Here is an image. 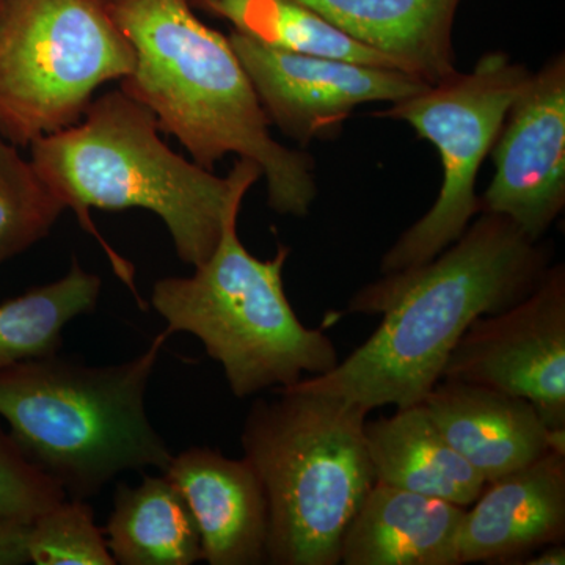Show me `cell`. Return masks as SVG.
<instances>
[{"label": "cell", "instance_id": "cell-1", "mask_svg": "<svg viewBox=\"0 0 565 565\" xmlns=\"http://www.w3.org/2000/svg\"><path fill=\"white\" fill-rule=\"evenodd\" d=\"M548 267L545 245L504 215L481 212L433 262L360 289L349 313L384 315L381 326L332 371L294 385L367 412L423 403L471 322L525 299Z\"/></svg>", "mask_w": 565, "mask_h": 565}, {"label": "cell", "instance_id": "cell-2", "mask_svg": "<svg viewBox=\"0 0 565 565\" xmlns=\"http://www.w3.org/2000/svg\"><path fill=\"white\" fill-rule=\"evenodd\" d=\"M136 51L121 90L143 104L162 132L212 170L226 154L262 169L275 212L307 217L318 188L315 162L270 136L264 111L230 40L195 17L191 0H109Z\"/></svg>", "mask_w": 565, "mask_h": 565}, {"label": "cell", "instance_id": "cell-3", "mask_svg": "<svg viewBox=\"0 0 565 565\" xmlns=\"http://www.w3.org/2000/svg\"><path fill=\"white\" fill-rule=\"evenodd\" d=\"M159 131L151 110L120 88L90 103L76 125L31 145L41 180L76 212L131 286L132 267L96 232L92 207L154 212L181 262L196 267L217 247L230 212L243 206L245 193L263 177L248 159L234 163L228 177H215L170 150Z\"/></svg>", "mask_w": 565, "mask_h": 565}, {"label": "cell", "instance_id": "cell-4", "mask_svg": "<svg viewBox=\"0 0 565 565\" xmlns=\"http://www.w3.org/2000/svg\"><path fill=\"white\" fill-rule=\"evenodd\" d=\"M162 332L136 359L85 366L57 353L0 367V416L24 456L66 498L87 500L122 471H163L172 452L145 397Z\"/></svg>", "mask_w": 565, "mask_h": 565}, {"label": "cell", "instance_id": "cell-5", "mask_svg": "<svg viewBox=\"0 0 565 565\" xmlns=\"http://www.w3.org/2000/svg\"><path fill=\"white\" fill-rule=\"evenodd\" d=\"M256 399L241 444L269 509L267 564L338 565L345 527L375 484L370 412L292 385Z\"/></svg>", "mask_w": 565, "mask_h": 565}, {"label": "cell", "instance_id": "cell-6", "mask_svg": "<svg viewBox=\"0 0 565 565\" xmlns=\"http://www.w3.org/2000/svg\"><path fill=\"white\" fill-rule=\"evenodd\" d=\"M239 210L230 212L221 241L192 277H169L152 286V308L169 334L191 333L222 364L239 399L264 390L288 388L305 374L322 375L340 363L322 330L308 329L292 310L282 282L289 247L274 258L253 256L237 236Z\"/></svg>", "mask_w": 565, "mask_h": 565}, {"label": "cell", "instance_id": "cell-7", "mask_svg": "<svg viewBox=\"0 0 565 565\" xmlns=\"http://www.w3.org/2000/svg\"><path fill=\"white\" fill-rule=\"evenodd\" d=\"M134 66L109 0H0V134L31 147L76 125Z\"/></svg>", "mask_w": 565, "mask_h": 565}, {"label": "cell", "instance_id": "cell-8", "mask_svg": "<svg viewBox=\"0 0 565 565\" xmlns=\"http://www.w3.org/2000/svg\"><path fill=\"white\" fill-rule=\"evenodd\" d=\"M531 71L504 52H489L471 73L429 85L374 117L405 121L440 152L444 184L434 206L382 258L384 275L414 270L455 244L479 214L476 180L505 114Z\"/></svg>", "mask_w": 565, "mask_h": 565}, {"label": "cell", "instance_id": "cell-9", "mask_svg": "<svg viewBox=\"0 0 565 565\" xmlns=\"http://www.w3.org/2000/svg\"><path fill=\"white\" fill-rule=\"evenodd\" d=\"M441 379L523 397L550 429L565 430L564 264L550 266L525 299L475 319Z\"/></svg>", "mask_w": 565, "mask_h": 565}, {"label": "cell", "instance_id": "cell-10", "mask_svg": "<svg viewBox=\"0 0 565 565\" xmlns=\"http://www.w3.org/2000/svg\"><path fill=\"white\" fill-rule=\"evenodd\" d=\"M228 40L267 118L302 145L332 137L362 104H392L429 87L403 70L275 50L236 31Z\"/></svg>", "mask_w": 565, "mask_h": 565}, {"label": "cell", "instance_id": "cell-11", "mask_svg": "<svg viewBox=\"0 0 565 565\" xmlns=\"http://www.w3.org/2000/svg\"><path fill=\"white\" fill-rule=\"evenodd\" d=\"M490 154L494 174L479 199V214L504 215L541 241L565 206L564 54L530 74Z\"/></svg>", "mask_w": 565, "mask_h": 565}, {"label": "cell", "instance_id": "cell-12", "mask_svg": "<svg viewBox=\"0 0 565 565\" xmlns=\"http://www.w3.org/2000/svg\"><path fill=\"white\" fill-rule=\"evenodd\" d=\"M565 452L545 455L487 482L460 523L459 565H519L546 545L564 544Z\"/></svg>", "mask_w": 565, "mask_h": 565}, {"label": "cell", "instance_id": "cell-13", "mask_svg": "<svg viewBox=\"0 0 565 565\" xmlns=\"http://www.w3.org/2000/svg\"><path fill=\"white\" fill-rule=\"evenodd\" d=\"M163 476L184 498L211 565L267 564L269 509L262 479L245 457L192 446L173 456Z\"/></svg>", "mask_w": 565, "mask_h": 565}, {"label": "cell", "instance_id": "cell-14", "mask_svg": "<svg viewBox=\"0 0 565 565\" xmlns=\"http://www.w3.org/2000/svg\"><path fill=\"white\" fill-rule=\"evenodd\" d=\"M449 445L487 482L565 452V430H552L530 401L468 382L440 379L423 401Z\"/></svg>", "mask_w": 565, "mask_h": 565}, {"label": "cell", "instance_id": "cell-15", "mask_svg": "<svg viewBox=\"0 0 565 565\" xmlns=\"http://www.w3.org/2000/svg\"><path fill=\"white\" fill-rule=\"evenodd\" d=\"M465 508L375 482L345 527L340 564L459 565Z\"/></svg>", "mask_w": 565, "mask_h": 565}, {"label": "cell", "instance_id": "cell-16", "mask_svg": "<svg viewBox=\"0 0 565 565\" xmlns=\"http://www.w3.org/2000/svg\"><path fill=\"white\" fill-rule=\"evenodd\" d=\"M345 35L429 85L456 73L452 28L460 0H296Z\"/></svg>", "mask_w": 565, "mask_h": 565}, {"label": "cell", "instance_id": "cell-17", "mask_svg": "<svg viewBox=\"0 0 565 565\" xmlns=\"http://www.w3.org/2000/svg\"><path fill=\"white\" fill-rule=\"evenodd\" d=\"M375 482L468 508L484 489L478 471L446 441L423 403L364 426Z\"/></svg>", "mask_w": 565, "mask_h": 565}, {"label": "cell", "instance_id": "cell-18", "mask_svg": "<svg viewBox=\"0 0 565 565\" xmlns=\"http://www.w3.org/2000/svg\"><path fill=\"white\" fill-rule=\"evenodd\" d=\"M104 535L115 564L192 565L203 559L195 520L166 476L145 475L139 486H118Z\"/></svg>", "mask_w": 565, "mask_h": 565}, {"label": "cell", "instance_id": "cell-19", "mask_svg": "<svg viewBox=\"0 0 565 565\" xmlns=\"http://www.w3.org/2000/svg\"><path fill=\"white\" fill-rule=\"evenodd\" d=\"M191 3L212 17L232 22L234 31L275 50L399 70L392 58L345 35L296 0H191Z\"/></svg>", "mask_w": 565, "mask_h": 565}, {"label": "cell", "instance_id": "cell-20", "mask_svg": "<svg viewBox=\"0 0 565 565\" xmlns=\"http://www.w3.org/2000/svg\"><path fill=\"white\" fill-rule=\"evenodd\" d=\"M99 292L102 278L73 259L61 280L0 305V367L57 353L66 323L92 313Z\"/></svg>", "mask_w": 565, "mask_h": 565}, {"label": "cell", "instance_id": "cell-21", "mask_svg": "<svg viewBox=\"0 0 565 565\" xmlns=\"http://www.w3.org/2000/svg\"><path fill=\"white\" fill-rule=\"evenodd\" d=\"M63 210L32 162L0 134V264L46 237Z\"/></svg>", "mask_w": 565, "mask_h": 565}, {"label": "cell", "instance_id": "cell-22", "mask_svg": "<svg viewBox=\"0 0 565 565\" xmlns=\"http://www.w3.org/2000/svg\"><path fill=\"white\" fill-rule=\"evenodd\" d=\"M29 561L36 565H114L90 504L65 498L29 525Z\"/></svg>", "mask_w": 565, "mask_h": 565}, {"label": "cell", "instance_id": "cell-23", "mask_svg": "<svg viewBox=\"0 0 565 565\" xmlns=\"http://www.w3.org/2000/svg\"><path fill=\"white\" fill-rule=\"evenodd\" d=\"M65 498L61 487L36 468L0 426V522L31 525Z\"/></svg>", "mask_w": 565, "mask_h": 565}, {"label": "cell", "instance_id": "cell-24", "mask_svg": "<svg viewBox=\"0 0 565 565\" xmlns=\"http://www.w3.org/2000/svg\"><path fill=\"white\" fill-rule=\"evenodd\" d=\"M29 525L0 522V565L31 563L28 553Z\"/></svg>", "mask_w": 565, "mask_h": 565}, {"label": "cell", "instance_id": "cell-25", "mask_svg": "<svg viewBox=\"0 0 565 565\" xmlns=\"http://www.w3.org/2000/svg\"><path fill=\"white\" fill-rule=\"evenodd\" d=\"M564 565L565 546L564 544L546 545L537 552L531 553L520 561L519 565Z\"/></svg>", "mask_w": 565, "mask_h": 565}]
</instances>
